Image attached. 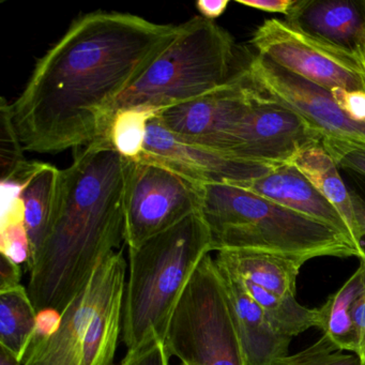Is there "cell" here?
Instances as JSON below:
<instances>
[{"label": "cell", "mask_w": 365, "mask_h": 365, "mask_svg": "<svg viewBox=\"0 0 365 365\" xmlns=\"http://www.w3.org/2000/svg\"><path fill=\"white\" fill-rule=\"evenodd\" d=\"M179 31L125 12L76 19L10 103L25 151L56 155L108 138L121 96Z\"/></svg>", "instance_id": "cell-1"}, {"label": "cell", "mask_w": 365, "mask_h": 365, "mask_svg": "<svg viewBox=\"0 0 365 365\" xmlns=\"http://www.w3.org/2000/svg\"><path fill=\"white\" fill-rule=\"evenodd\" d=\"M128 159L103 138L74 155L61 170L52 228L27 267L38 312L61 313L100 262L125 241Z\"/></svg>", "instance_id": "cell-2"}, {"label": "cell", "mask_w": 365, "mask_h": 365, "mask_svg": "<svg viewBox=\"0 0 365 365\" xmlns=\"http://www.w3.org/2000/svg\"><path fill=\"white\" fill-rule=\"evenodd\" d=\"M211 252L212 238L200 212L129 249L121 328L127 352L157 339L165 341L187 284Z\"/></svg>", "instance_id": "cell-3"}, {"label": "cell", "mask_w": 365, "mask_h": 365, "mask_svg": "<svg viewBox=\"0 0 365 365\" xmlns=\"http://www.w3.org/2000/svg\"><path fill=\"white\" fill-rule=\"evenodd\" d=\"M202 213L213 251L256 250L307 260L358 257L354 243L331 226L228 183L204 185Z\"/></svg>", "instance_id": "cell-4"}, {"label": "cell", "mask_w": 365, "mask_h": 365, "mask_svg": "<svg viewBox=\"0 0 365 365\" xmlns=\"http://www.w3.org/2000/svg\"><path fill=\"white\" fill-rule=\"evenodd\" d=\"M127 273L123 249L104 258L63 309L56 328L36 335L22 365H114Z\"/></svg>", "instance_id": "cell-5"}, {"label": "cell", "mask_w": 365, "mask_h": 365, "mask_svg": "<svg viewBox=\"0 0 365 365\" xmlns=\"http://www.w3.org/2000/svg\"><path fill=\"white\" fill-rule=\"evenodd\" d=\"M235 59L232 36L215 21L195 16L180 24L173 43L116 104L119 110H166L208 95L230 82Z\"/></svg>", "instance_id": "cell-6"}, {"label": "cell", "mask_w": 365, "mask_h": 365, "mask_svg": "<svg viewBox=\"0 0 365 365\" xmlns=\"http://www.w3.org/2000/svg\"><path fill=\"white\" fill-rule=\"evenodd\" d=\"M165 345L185 365H245L215 258L200 262L168 324Z\"/></svg>", "instance_id": "cell-7"}, {"label": "cell", "mask_w": 365, "mask_h": 365, "mask_svg": "<svg viewBox=\"0 0 365 365\" xmlns=\"http://www.w3.org/2000/svg\"><path fill=\"white\" fill-rule=\"evenodd\" d=\"M204 185L143 153L128 160L125 243L129 249L202 210Z\"/></svg>", "instance_id": "cell-8"}, {"label": "cell", "mask_w": 365, "mask_h": 365, "mask_svg": "<svg viewBox=\"0 0 365 365\" xmlns=\"http://www.w3.org/2000/svg\"><path fill=\"white\" fill-rule=\"evenodd\" d=\"M251 43L260 56L327 91H365V74L356 57L286 21H264L252 36Z\"/></svg>", "instance_id": "cell-9"}, {"label": "cell", "mask_w": 365, "mask_h": 365, "mask_svg": "<svg viewBox=\"0 0 365 365\" xmlns=\"http://www.w3.org/2000/svg\"><path fill=\"white\" fill-rule=\"evenodd\" d=\"M322 140V134L300 115L251 88L223 151L237 159L279 166L292 163L302 149Z\"/></svg>", "instance_id": "cell-10"}, {"label": "cell", "mask_w": 365, "mask_h": 365, "mask_svg": "<svg viewBox=\"0 0 365 365\" xmlns=\"http://www.w3.org/2000/svg\"><path fill=\"white\" fill-rule=\"evenodd\" d=\"M240 72L256 93L300 115L322 138L365 147V123L354 120L343 112L330 91L290 73L260 55L252 57Z\"/></svg>", "instance_id": "cell-11"}, {"label": "cell", "mask_w": 365, "mask_h": 365, "mask_svg": "<svg viewBox=\"0 0 365 365\" xmlns=\"http://www.w3.org/2000/svg\"><path fill=\"white\" fill-rule=\"evenodd\" d=\"M144 155L202 183L245 182L266 176L277 166L237 159L228 153L183 140L157 117L149 123Z\"/></svg>", "instance_id": "cell-12"}, {"label": "cell", "mask_w": 365, "mask_h": 365, "mask_svg": "<svg viewBox=\"0 0 365 365\" xmlns=\"http://www.w3.org/2000/svg\"><path fill=\"white\" fill-rule=\"evenodd\" d=\"M250 95L251 88L239 70L221 88L161 110L157 119L183 140L223 153L226 138Z\"/></svg>", "instance_id": "cell-13"}, {"label": "cell", "mask_w": 365, "mask_h": 365, "mask_svg": "<svg viewBox=\"0 0 365 365\" xmlns=\"http://www.w3.org/2000/svg\"><path fill=\"white\" fill-rule=\"evenodd\" d=\"M219 269L235 330L245 365H277L289 356L292 337L279 334L271 326L259 305L250 296L240 279Z\"/></svg>", "instance_id": "cell-14"}, {"label": "cell", "mask_w": 365, "mask_h": 365, "mask_svg": "<svg viewBox=\"0 0 365 365\" xmlns=\"http://www.w3.org/2000/svg\"><path fill=\"white\" fill-rule=\"evenodd\" d=\"M286 22L356 58L365 40V0H297Z\"/></svg>", "instance_id": "cell-15"}, {"label": "cell", "mask_w": 365, "mask_h": 365, "mask_svg": "<svg viewBox=\"0 0 365 365\" xmlns=\"http://www.w3.org/2000/svg\"><path fill=\"white\" fill-rule=\"evenodd\" d=\"M232 185L331 226L352 241L349 228L341 213L292 164L277 166L266 176Z\"/></svg>", "instance_id": "cell-16"}, {"label": "cell", "mask_w": 365, "mask_h": 365, "mask_svg": "<svg viewBox=\"0 0 365 365\" xmlns=\"http://www.w3.org/2000/svg\"><path fill=\"white\" fill-rule=\"evenodd\" d=\"M215 264L237 279L253 284L271 294L296 297L297 279L307 260L256 250H223Z\"/></svg>", "instance_id": "cell-17"}, {"label": "cell", "mask_w": 365, "mask_h": 365, "mask_svg": "<svg viewBox=\"0 0 365 365\" xmlns=\"http://www.w3.org/2000/svg\"><path fill=\"white\" fill-rule=\"evenodd\" d=\"M290 164L298 168L299 172L304 175L307 180L341 213L349 228L350 236L360 257V241L351 197L334 160L322 144H316L302 149Z\"/></svg>", "instance_id": "cell-18"}, {"label": "cell", "mask_w": 365, "mask_h": 365, "mask_svg": "<svg viewBox=\"0 0 365 365\" xmlns=\"http://www.w3.org/2000/svg\"><path fill=\"white\" fill-rule=\"evenodd\" d=\"M59 179L61 170L39 162L33 174L23 183L21 198L24 204L25 221L31 243V260L52 228L58 202Z\"/></svg>", "instance_id": "cell-19"}, {"label": "cell", "mask_w": 365, "mask_h": 365, "mask_svg": "<svg viewBox=\"0 0 365 365\" xmlns=\"http://www.w3.org/2000/svg\"><path fill=\"white\" fill-rule=\"evenodd\" d=\"M360 260L356 272L317 307L318 327L337 348L356 354V332L352 309L365 282V262Z\"/></svg>", "instance_id": "cell-20"}, {"label": "cell", "mask_w": 365, "mask_h": 365, "mask_svg": "<svg viewBox=\"0 0 365 365\" xmlns=\"http://www.w3.org/2000/svg\"><path fill=\"white\" fill-rule=\"evenodd\" d=\"M38 314L24 286L0 290V347L20 362L37 333Z\"/></svg>", "instance_id": "cell-21"}, {"label": "cell", "mask_w": 365, "mask_h": 365, "mask_svg": "<svg viewBox=\"0 0 365 365\" xmlns=\"http://www.w3.org/2000/svg\"><path fill=\"white\" fill-rule=\"evenodd\" d=\"M23 183L1 181V222H0V254L18 264L29 266L31 243L25 221V208L21 198Z\"/></svg>", "instance_id": "cell-22"}, {"label": "cell", "mask_w": 365, "mask_h": 365, "mask_svg": "<svg viewBox=\"0 0 365 365\" xmlns=\"http://www.w3.org/2000/svg\"><path fill=\"white\" fill-rule=\"evenodd\" d=\"M241 283L279 334L292 339L309 328H317V309L303 307L297 301L296 297L277 296L253 284L242 281Z\"/></svg>", "instance_id": "cell-23"}, {"label": "cell", "mask_w": 365, "mask_h": 365, "mask_svg": "<svg viewBox=\"0 0 365 365\" xmlns=\"http://www.w3.org/2000/svg\"><path fill=\"white\" fill-rule=\"evenodd\" d=\"M161 110L130 108L119 110L113 117L108 138L117 153L128 160H138L144 153L148 125Z\"/></svg>", "instance_id": "cell-24"}, {"label": "cell", "mask_w": 365, "mask_h": 365, "mask_svg": "<svg viewBox=\"0 0 365 365\" xmlns=\"http://www.w3.org/2000/svg\"><path fill=\"white\" fill-rule=\"evenodd\" d=\"M25 149L19 138L12 118L10 103L1 99L0 103V163L1 180H7L18 175L29 164L24 155Z\"/></svg>", "instance_id": "cell-25"}, {"label": "cell", "mask_w": 365, "mask_h": 365, "mask_svg": "<svg viewBox=\"0 0 365 365\" xmlns=\"http://www.w3.org/2000/svg\"><path fill=\"white\" fill-rule=\"evenodd\" d=\"M277 365H362L356 354H347L322 335L313 345L285 356Z\"/></svg>", "instance_id": "cell-26"}, {"label": "cell", "mask_w": 365, "mask_h": 365, "mask_svg": "<svg viewBox=\"0 0 365 365\" xmlns=\"http://www.w3.org/2000/svg\"><path fill=\"white\" fill-rule=\"evenodd\" d=\"M322 145L341 170L365 177V147L333 138H322Z\"/></svg>", "instance_id": "cell-27"}, {"label": "cell", "mask_w": 365, "mask_h": 365, "mask_svg": "<svg viewBox=\"0 0 365 365\" xmlns=\"http://www.w3.org/2000/svg\"><path fill=\"white\" fill-rule=\"evenodd\" d=\"M344 172L346 178L343 177V179L351 197L354 220L358 227L361 247V256L359 258L365 257V177L350 170Z\"/></svg>", "instance_id": "cell-28"}, {"label": "cell", "mask_w": 365, "mask_h": 365, "mask_svg": "<svg viewBox=\"0 0 365 365\" xmlns=\"http://www.w3.org/2000/svg\"><path fill=\"white\" fill-rule=\"evenodd\" d=\"M170 359L165 341L157 339L140 349L127 352L120 365H170Z\"/></svg>", "instance_id": "cell-29"}, {"label": "cell", "mask_w": 365, "mask_h": 365, "mask_svg": "<svg viewBox=\"0 0 365 365\" xmlns=\"http://www.w3.org/2000/svg\"><path fill=\"white\" fill-rule=\"evenodd\" d=\"M337 106L350 118L365 123V91H348L341 88L331 91Z\"/></svg>", "instance_id": "cell-30"}, {"label": "cell", "mask_w": 365, "mask_h": 365, "mask_svg": "<svg viewBox=\"0 0 365 365\" xmlns=\"http://www.w3.org/2000/svg\"><path fill=\"white\" fill-rule=\"evenodd\" d=\"M365 262V257L359 258ZM352 322L356 332V354L365 365V282L352 309Z\"/></svg>", "instance_id": "cell-31"}, {"label": "cell", "mask_w": 365, "mask_h": 365, "mask_svg": "<svg viewBox=\"0 0 365 365\" xmlns=\"http://www.w3.org/2000/svg\"><path fill=\"white\" fill-rule=\"evenodd\" d=\"M237 3L269 14H282L289 16L297 0H237Z\"/></svg>", "instance_id": "cell-32"}, {"label": "cell", "mask_w": 365, "mask_h": 365, "mask_svg": "<svg viewBox=\"0 0 365 365\" xmlns=\"http://www.w3.org/2000/svg\"><path fill=\"white\" fill-rule=\"evenodd\" d=\"M22 270L20 264L0 254V290L10 289L21 285Z\"/></svg>", "instance_id": "cell-33"}, {"label": "cell", "mask_w": 365, "mask_h": 365, "mask_svg": "<svg viewBox=\"0 0 365 365\" xmlns=\"http://www.w3.org/2000/svg\"><path fill=\"white\" fill-rule=\"evenodd\" d=\"M228 5V0H200L196 3V8L202 18L215 21L226 11Z\"/></svg>", "instance_id": "cell-34"}, {"label": "cell", "mask_w": 365, "mask_h": 365, "mask_svg": "<svg viewBox=\"0 0 365 365\" xmlns=\"http://www.w3.org/2000/svg\"><path fill=\"white\" fill-rule=\"evenodd\" d=\"M0 365H22V362L5 348L0 347Z\"/></svg>", "instance_id": "cell-35"}, {"label": "cell", "mask_w": 365, "mask_h": 365, "mask_svg": "<svg viewBox=\"0 0 365 365\" xmlns=\"http://www.w3.org/2000/svg\"><path fill=\"white\" fill-rule=\"evenodd\" d=\"M356 59L360 63L361 68H362L363 72L365 74V40L361 44L360 48H359L358 53H356Z\"/></svg>", "instance_id": "cell-36"}, {"label": "cell", "mask_w": 365, "mask_h": 365, "mask_svg": "<svg viewBox=\"0 0 365 365\" xmlns=\"http://www.w3.org/2000/svg\"><path fill=\"white\" fill-rule=\"evenodd\" d=\"M180 365H185V364H182V363H181V364H180Z\"/></svg>", "instance_id": "cell-37"}]
</instances>
